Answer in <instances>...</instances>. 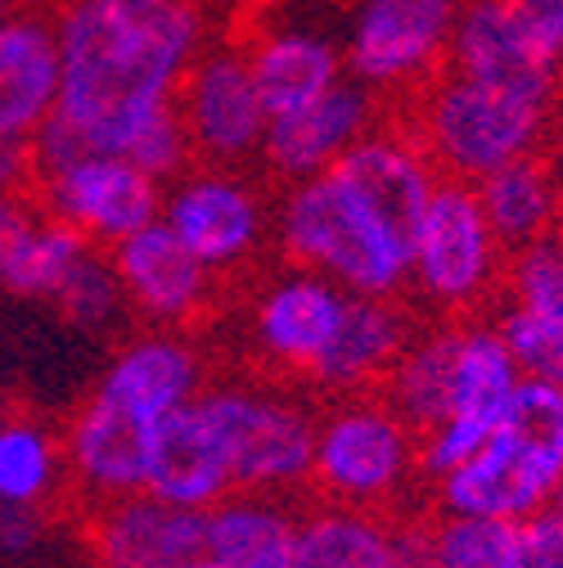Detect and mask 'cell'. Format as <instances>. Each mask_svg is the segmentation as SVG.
I'll use <instances>...</instances> for the list:
<instances>
[{
    "mask_svg": "<svg viewBox=\"0 0 563 568\" xmlns=\"http://www.w3.org/2000/svg\"><path fill=\"white\" fill-rule=\"evenodd\" d=\"M59 32V104L32 140L37 159L100 150L122 154L135 131L176 104L190 63L213 45L203 0L150 14H122L95 0H63Z\"/></svg>",
    "mask_w": 563,
    "mask_h": 568,
    "instance_id": "6da1fadb",
    "label": "cell"
},
{
    "mask_svg": "<svg viewBox=\"0 0 563 568\" xmlns=\"http://www.w3.org/2000/svg\"><path fill=\"white\" fill-rule=\"evenodd\" d=\"M270 244L285 266L334 280L357 298H406L410 235L338 172L294 181L270 203Z\"/></svg>",
    "mask_w": 563,
    "mask_h": 568,
    "instance_id": "7a4b0ae2",
    "label": "cell"
},
{
    "mask_svg": "<svg viewBox=\"0 0 563 568\" xmlns=\"http://www.w3.org/2000/svg\"><path fill=\"white\" fill-rule=\"evenodd\" d=\"M563 491V384L523 379L482 447L433 483L438 515L528 524Z\"/></svg>",
    "mask_w": 563,
    "mask_h": 568,
    "instance_id": "3957f363",
    "label": "cell"
},
{
    "mask_svg": "<svg viewBox=\"0 0 563 568\" xmlns=\"http://www.w3.org/2000/svg\"><path fill=\"white\" fill-rule=\"evenodd\" d=\"M194 415L213 438L231 487L253 496H294L311 487L316 406L275 379H207Z\"/></svg>",
    "mask_w": 563,
    "mask_h": 568,
    "instance_id": "277c9868",
    "label": "cell"
},
{
    "mask_svg": "<svg viewBox=\"0 0 563 568\" xmlns=\"http://www.w3.org/2000/svg\"><path fill=\"white\" fill-rule=\"evenodd\" d=\"M550 126V104L482 87L460 78L451 68L410 95L406 131L419 140L442 181L478 185L505 163L541 154V140Z\"/></svg>",
    "mask_w": 563,
    "mask_h": 568,
    "instance_id": "5b68a950",
    "label": "cell"
},
{
    "mask_svg": "<svg viewBox=\"0 0 563 568\" xmlns=\"http://www.w3.org/2000/svg\"><path fill=\"white\" fill-rule=\"evenodd\" d=\"M419 478V434L379 397H329L316 410L311 491L329 506L401 515L406 491Z\"/></svg>",
    "mask_w": 563,
    "mask_h": 568,
    "instance_id": "8992f818",
    "label": "cell"
},
{
    "mask_svg": "<svg viewBox=\"0 0 563 568\" xmlns=\"http://www.w3.org/2000/svg\"><path fill=\"white\" fill-rule=\"evenodd\" d=\"M505 244L487 226L482 203L464 181H438L410 235L406 294L438 321H478L501 298Z\"/></svg>",
    "mask_w": 563,
    "mask_h": 568,
    "instance_id": "52a82bcc",
    "label": "cell"
},
{
    "mask_svg": "<svg viewBox=\"0 0 563 568\" xmlns=\"http://www.w3.org/2000/svg\"><path fill=\"white\" fill-rule=\"evenodd\" d=\"M464 0H351L342 14V68L379 100L424 91L451 50Z\"/></svg>",
    "mask_w": 563,
    "mask_h": 568,
    "instance_id": "ba28073f",
    "label": "cell"
},
{
    "mask_svg": "<svg viewBox=\"0 0 563 568\" xmlns=\"http://www.w3.org/2000/svg\"><path fill=\"white\" fill-rule=\"evenodd\" d=\"M158 222L222 284L262 262L270 244V199L239 168H203L163 185Z\"/></svg>",
    "mask_w": 563,
    "mask_h": 568,
    "instance_id": "9c48e42d",
    "label": "cell"
},
{
    "mask_svg": "<svg viewBox=\"0 0 563 568\" xmlns=\"http://www.w3.org/2000/svg\"><path fill=\"white\" fill-rule=\"evenodd\" d=\"M32 199L41 203L45 217L78 231L86 244L113 248L140 226L158 222L163 185L150 181L122 154L73 150V154L37 159Z\"/></svg>",
    "mask_w": 563,
    "mask_h": 568,
    "instance_id": "30bf717a",
    "label": "cell"
},
{
    "mask_svg": "<svg viewBox=\"0 0 563 568\" xmlns=\"http://www.w3.org/2000/svg\"><path fill=\"white\" fill-rule=\"evenodd\" d=\"M351 294L334 280L279 266L270 271L244 307V352L248 362L275 384H307L311 371L347 316Z\"/></svg>",
    "mask_w": 563,
    "mask_h": 568,
    "instance_id": "8fae6325",
    "label": "cell"
},
{
    "mask_svg": "<svg viewBox=\"0 0 563 568\" xmlns=\"http://www.w3.org/2000/svg\"><path fill=\"white\" fill-rule=\"evenodd\" d=\"M519 384H523V375L510 362L497 325L491 321H460L451 406H447L442 424H433L429 434H419V478L433 487L455 465H464L482 447V438L501 424Z\"/></svg>",
    "mask_w": 563,
    "mask_h": 568,
    "instance_id": "7c38bea8",
    "label": "cell"
},
{
    "mask_svg": "<svg viewBox=\"0 0 563 568\" xmlns=\"http://www.w3.org/2000/svg\"><path fill=\"white\" fill-rule=\"evenodd\" d=\"M176 113L185 122L194 163L203 168H248L266 140V109L257 100L253 73L239 41H213L176 91Z\"/></svg>",
    "mask_w": 563,
    "mask_h": 568,
    "instance_id": "4fadbf2b",
    "label": "cell"
},
{
    "mask_svg": "<svg viewBox=\"0 0 563 568\" xmlns=\"http://www.w3.org/2000/svg\"><path fill=\"white\" fill-rule=\"evenodd\" d=\"M109 262L131 316H140L150 329L194 334L222 312V280L203 262H194L163 222H150L122 244H113Z\"/></svg>",
    "mask_w": 563,
    "mask_h": 568,
    "instance_id": "5bb4252c",
    "label": "cell"
},
{
    "mask_svg": "<svg viewBox=\"0 0 563 568\" xmlns=\"http://www.w3.org/2000/svg\"><path fill=\"white\" fill-rule=\"evenodd\" d=\"M158 429L163 424L135 419L91 388L59 429L63 465H68V491H78V501L86 510L117 501V496L145 491Z\"/></svg>",
    "mask_w": 563,
    "mask_h": 568,
    "instance_id": "9a60e30c",
    "label": "cell"
},
{
    "mask_svg": "<svg viewBox=\"0 0 563 568\" xmlns=\"http://www.w3.org/2000/svg\"><path fill=\"white\" fill-rule=\"evenodd\" d=\"M207 352L185 329H140L117 343L104 375L95 379V393L122 406L126 415L163 424L176 410H185L207 388Z\"/></svg>",
    "mask_w": 563,
    "mask_h": 568,
    "instance_id": "2e32d148",
    "label": "cell"
},
{
    "mask_svg": "<svg viewBox=\"0 0 563 568\" xmlns=\"http://www.w3.org/2000/svg\"><path fill=\"white\" fill-rule=\"evenodd\" d=\"M379 122H383V100H379L375 91H366L361 82L342 78L334 91H325V95L311 100L307 109L285 113V118H270L257 163H262L279 185L320 176V172H329L351 145H357V140H366Z\"/></svg>",
    "mask_w": 563,
    "mask_h": 568,
    "instance_id": "e0dca14e",
    "label": "cell"
},
{
    "mask_svg": "<svg viewBox=\"0 0 563 568\" xmlns=\"http://www.w3.org/2000/svg\"><path fill=\"white\" fill-rule=\"evenodd\" d=\"M294 568H429V524L316 501L298 510Z\"/></svg>",
    "mask_w": 563,
    "mask_h": 568,
    "instance_id": "ac0fdd59",
    "label": "cell"
},
{
    "mask_svg": "<svg viewBox=\"0 0 563 568\" xmlns=\"http://www.w3.org/2000/svg\"><path fill=\"white\" fill-rule=\"evenodd\" d=\"M91 568H185L203 555V515L150 491L86 510Z\"/></svg>",
    "mask_w": 563,
    "mask_h": 568,
    "instance_id": "d6986e66",
    "label": "cell"
},
{
    "mask_svg": "<svg viewBox=\"0 0 563 568\" xmlns=\"http://www.w3.org/2000/svg\"><path fill=\"white\" fill-rule=\"evenodd\" d=\"M239 45L248 59L257 100L266 109V122L307 109L311 100H320L347 78L338 37H329L320 23H307V19L266 23Z\"/></svg>",
    "mask_w": 563,
    "mask_h": 568,
    "instance_id": "ffe728a7",
    "label": "cell"
},
{
    "mask_svg": "<svg viewBox=\"0 0 563 568\" xmlns=\"http://www.w3.org/2000/svg\"><path fill=\"white\" fill-rule=\"evenodd\" d=\"M447 68L482 87L514 91L541 104H550L559 87V68L528 41V32L514 23L501 0H464L460 23L451 32Z\"/></svg>",
    "mask_w": 563,
    "mask_h": 568,
    "instance_id": "44dd1931",
    "label": "cell"
},
{
    "mask_svg": "<svg viewBox=\"0 0 563 568\" xmlns=\"http://www.w3.org/2000/svg\"><path fill=\"white\" fill-rule=\"evenodd\" d=\"M414 312L401 298H357L351 294L347 316L325 352V362L311 371V388L325 397H357L379 393L383 375L401 357V347L414 334Z\"/></svg>",
    "mask_w": 563,
    "mask_h": 568,
    "instance_id": "7402d4cb",
    "label": "cell"
},
{
    "mask_svg": "<svg viewBox=\"0 0 563 568\" xmlns=\"http://www.w3.org/2000/svg\"><path fill=\"white\" fill-rule=\"evenodd\" d=\"M59 104L54 10L28 6L0 28V131L37 140Z\"/></svg>",
    "mask_w": 563,
    "mask_h": 568,
    "instance_id": "603a6c76",
    "label": "cell"
},
{
    "mask_svg": "<svg viewBox=\"0 0 563 568\" xmlns=\"http://www.w3.org/2000/svg\"><path fill=\"white\" fill-rule=\"evenodd\" d=\"M95 248L78 231L45 217L41 203L28 194H0V290L14 298L50 303L63 275Z\"/></svg>",
    "mask_w": 563,
    "mask_h": 568,
    "instance_id": "cb8c5ba5",
    "label": "cell"
},
{
    "mask_svg": "<svg viewBox=\"0 0 563 568\" xmlns=\"http://www.w3.org/2000/svg\"><path fill=\"white\" fill-rule=\"evenodd\" d=\"M298 510L279 496L235 491L203 515V559L222 568H294Z\"/></svg>",
    "mask_w": 563,
    "mask_h": 568,
    "instance_id": "d4e9b609",
    "label": "cell"
},
{
    "mask_svg": "<svg viewBox=\"0 0 563 568\" xmlns=\"http://www.w3.org/2000/svg\"><path fill=\"white\" fill-rule=\"evenodd\" d=\"M145 491L167 506L198 510V515H207L213 506H222L226 496H235L213 438H207L203 419L194 415V402L185 410H176L172 419H163V429L154 438V456H150Z\"/></svg>",
    "mask_w": 563,
    "mask_h": 568,
    "instance_id": "484cf974",
    "label": "cell"
},
{
    "mask_svg": "<svg viewBox=\"0 0 563 568\" xmlns=\"http://www.w3.org/2000/svg\"><path fill=\"white\" fill-rule=\"evenodd\" d=\"M487 226L497 231L505 253H519L528 244H541L559 231V212H563V181L559 172L541 159L528 154L519 163H505L491 176L473 185Z\"/></svg>",
    "mask_w": 563,
    "mask_h": 568,
    "instance_id": "4316f807",
    "label": "cell"
},
{
    "mask_svg": "<svg viewBox=\"0 0 563 568\" xmlns=\"http://www.w3.org/2000/svg\"><path fill=\"white\" fill-rule=\"evenodd\" d=\"M455 343L460 321H429L414 325L410 343L379 384V397L410 424L414 434H429L447 419L451 406V379H455Z\"/></svg>",
    "mask_w": 563,
    "mask_h": 568,
    "instance_id": "83f0119b",
    "label": "cell"
},
{
    "mask_svg": "<svg viewBox=\"0 0 563 568\" xmlns=\"http://www.w3.org/2000/svg\"><path fill=\"white\" fill-rule=\"evenodd\" d=\"M68 491V465L59 429L45 419L10 410L0 419V506L45 510Z\"/></svg>",
    "mask_w": 563,
    "mask_h": 568,
    "instance_id": "f1b7e54d",
    "label": "cell"
},
{
    "mask_svg": "<svg viewBox=\"0 0 563 568\" xmlns=\"http://www.w3.org/2000/svg\"><path fill=\"white\" fill-rule=\"evenodd\" d=\"M429 568H528V532L505 519L438 515L429 524Z\"/></svg>",
    "mask_w": 563,
    "mask_h": 568,
    "instance_id": "f546056e",
    "label": "cell"
},
{
    "mask_svg": "<svg viewBox=\"0 0 563 568\" xmlns=\"http://www.w3.org/2000/svg\"><path fill=\"white\" fill-rule=\"evenodd\" d=\"M59 307V316L91 334V338H109L122 329V321L131 316L126 307V294H122V284L113 275V262H109V248H86L82 262L63 275V284L54 290L50 298Z\"/></svg>",
    "mask_w": 563,
    "mask_h": 568,
    "instance_id": "4dcf8cb0",
    "label": "cell"
},
{
    "mask_svg": "<svg viewBox=\"0 0 563 568\" xmlns=\"http://www.w3.org/2000/svg\"><path fill=\"white\" fill-rule=\"evenodd\" d=\"M497 303L563 329V244L554 235L510 253Z\"/></svg>",
    "mask_w": 563,
    "mask_h": 568,
    "instance_id": "1f68e13d",
    "label": "cell"
},
{
    "mask_svg": "<svg viewBox=\"0 0 563 568\" xmlns=\"http://www.w3.org/2000/svg\"><path fill=\"white\" fill-rule=\"evenodd\" d=\"M122 159L135 163L140 172H145L150 181H158V185H172L176 176H185L194 168V150H190V135H185V122H181L176 104L140 126L135 140L122 150Z\"/></svg>",
    "mask_w": 563,
    "mask_h": 568,
    "instance_id": "d6a6232c",
    "label": "cell"
},
{
    "mask_svg": "<svg viewBox=\"0 0 563 568\" xmlns=\"http://www.w3.org/2000/svg\"><path fill=\"white\" fill-rule=\"evenodd\" d=\"M514 14V23L528 32V41L554 63L563 68V0H501Z\"/></svg>",
    "mask_w": 563,
    "mask_h": 568,
    "instance_id": "836d02e7",
    "label": "cell"
},
{
    "mask_svg": "<svg viewBox=\"0 0 563 568\" xmlns=\"http://www.w3.org/2000/svg\"><path fill=\"white\" fill-rule=\"evenodd\" d=\"M45 537V510L0 506V559H23Z\"/></svg>",
    "mask_w": 563,
    "mask_h": 568,
    "instance_id": "e575fe53",
    "label": "cell"
},
{
    "mask_svg": "<svg viewBox=\"0 0 563 568\" xmlns=\"http://www.w3.org/2000/svg\"><path fill=\"white\" fill-rule=\"evenodd\" d=\"M37 181V145L0 131V194H28Z\"/></svg>",
    "mask_w": 563,
    "mask_h": 568,
    "instance_id": "d590c367",
    "label": "cell"
},
{
    "mask_svg": "<svg viewBox=\"0 0 563 568\" xmlns=\"http://www.w3.org/2000/svg\"><path fill=\"white\" fill-rule=\"evenodd\" d=\"M95 6H109V10H122V14H150V10L176 6V0H95Z\"/></svg>",
    "mask_w": 563,
    "mask_h": 568,
    "instance_id": "8d00e7d4",
    "label": "cell"
},
{
    "mask_svg": "<svg viewBox=\"0 0 563 568\" xmlns=\"http://www.w3.org/2000/svg\"><path fill=\"white\" fill-rule=\"evenodd\" d=\"M28 10V0H0V28H6L14 14H23Z\"/></svg>",
    "mask_w": 563,
    "mask_h": 568,
    "instance_id": "74e56055",
    "label": "cell"
},
{
    "mask_svg": "<svg viewBox=\"0 0 563 568\" xmlns=\"http://www.w3.org/2000/svg\"><path fill=\"white\" fill-rule=\"evenodd\" d=\"M185 568H222V564H213V559H203V555H198V559H194V564H185Z\"/></svg>",
    "mask_w": 563,
    "mask_h": 568,
    "instance_id": "f35d334b",
    "label": "cell"
},
{
    "mask_svg": "<svg viewBox=\"0 0 563 568\" xmlns=\"http://www.w3.org/2000/svg\"><path fill=\"white\" fill-rule=\"evenodd\" d=\"M10 410H14V406H10V402H6V397H0V419H6V415H10Z\"/></svg>",
    "mask_w": 563,
    "mask_h": 568,
    "instance_id": "ab89813d",
    "label": "cell"
},
{
    "mask_svg": "<svg viewBox=\"0 0 563 568\" xmlns=\"http://www.w3.org/2000/svg\"><path fill=\"white\" fill-rule=\"evenodd\" d=\"M554 240H559V244H563V212H559V231H554Z\"/></svg>",
    "mask_w": 563,
    "mask_h": 568,
    "instance_id": "60d3db41",
    "label": "cell"
},
{
    "mask_svg": "<svg viewBox=\"0 0 563 568\" xmlns=\"http://www.w3.org/2000/svg\"><path fill=\"white\" fill-rule=\"evenodd\" d=\"M554 510H563V491H559V496H554Z\"/></svg>",
    "mask_w": 563,
    "mask_h": 568,
    "instance_id": "b9f144b4",
    "label": "cell"
}]
</instances>
